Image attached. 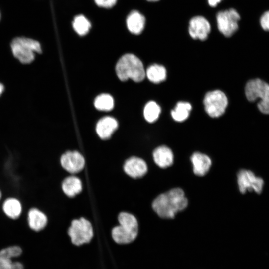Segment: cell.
Returning <instances> with one entry per match:
<instances>
[{"mask_svg":"<svg viewBox=\"0 0 269 269\" xmlns=\"http://www.w3.org/2000/svg\"><path fill=\"white\" fill-rule=\"evenodd\" d=\"M188 200L182 189L175 188L160 194L152 202V208L162 218H174L175 214L186 208Z\"/></svg>","mask_w":269,"mask_h":269,"instance_id":"1","label":"cell"},{"mask_svg":"<svg viewBox=\"0 0 269 269\" xmlns=\"http://www.w3.org/2000/svg\"><path fill=\"white\" fill-rule=\"evenodd\" d=\"M117 76L121 81L131 79L139 82L145 77V71L141 60L132 54H126L122 56L116 66Z\"/></svg>","mask_w":269,"mask_h":269,"instance_id":"2","label":"cell"},{"mask_svg":"<svg viewBox=\"0 0 269 269\" xmlns=\"http://www.w3.org/2000/svg\"><path fill=\"white\" fill-rule=\"evenodd\" d=\"M119 226L112 231L114 241L118 244H127L133 241L138 234V222L133 215L122 212L118 216Z\"/></svg>","mask_w":269,"mask_h":269,"instance_id":"3","label":"cell"},{"mask_svg":"<svg viewBox=\"0 0 269 269\" xmlns=\"http://www.w3.org/2000/svg\"><path fill=\"white\" fill-rule=\"evenodd\" d=\"M245 95L250 102L257 99L260 101L257 106L261 112L269 114V85L259 79L249 81L245 86Z\"/></svg>","mask_w":269,"mask_h":269,"instance_id":"4","label":"cell"},{"mask_svg":"<svg viewBox=\"0 0 269 269\" xmlns=\"http://www.w3.org/2000/svg\"><path fill=\"white\" fill-rule=\"evenodd\" d=\"M14 56L21 63L28 64L34 59V52H42L40 43L33 39L25 37L14 39L11 44Z\"/></svg>","mask_w":269,"mask_h":269,"instance_id":"5","label":"cell"},{"mask_svg":"<svg viewBox=\"0 0 269 269\" xmlns=\"http://www.w3.org/2000/svg\"><path fill=\"white\" fill-rule=\"evenodd\" d=\"M205 111L212 118L221 116L225 112L228 105L226 95L219 90L209 91L203 100Z\"/></svg>","mask_w":269,"mask_h":269,"instance_id":"6","label":"cell"},{"mask_svg":"<svg viewBox=\"0 0 269 269\" xmlns=\"http://www.w3.org/2000/svg\"><path fill=\"white\" fill-rule=\"evenodd\" d=\"M72 242L77 246L89 242L93 237V230L90 222L85 218L74 220L68 230Z\"/></svg>","mask_w":269,"mask_h":269,"instance_id":"7","label":"cell"},{"mask_svg":"<svg viewBox=\"0 0 269 269\" xmlns=\"http://www.w3.org/2000/svg\"><path fill=\"white\" fill-rule=\"evenodd\" d=\"M240 18L239 14L233 8L220 11L216 16L219 31L226 37L232 36L238 28Z\"/></svg>","mask_w":269,"mask_h":269,"instance_id":"8","label":"cell"},{"mask_svg":"<svg viewBox=\"0 0 269 269\" xmlns=\"http://www.w3.org/2000/svg\"><path fill=\"white\" fill-rule=\"evenodd\" d=\"M237 182L239 189L244 194L247 191H254L260 194L263 189V180L256 177L251 171L242 169L237 174Z\"/></svg>","mask_w":269,"mask_h":269,"instance_id":"9","label":"cell"},{"mask_svg":"<svg viewBox=\"0 0 269 269\" xmlns=\"http://www.w3.org/2000/svg\"><path fill=\"white\" fill-rule=\"evenodd\" d=\"M210 30V23L203 16H195L190 21L189 33L194 39L205 40L208 37Z\"/></svg>","mask_w":269,"mask_h":269,"instance_id":"10","label":"cell"},{"mask_svg":"<svg viewBox=\"0 0 269 269\" xmlns=\"http://www.w3.org/2000/svg\"><path fill=\"white\" fill-rule=\"evenodd\" d=\"M61 163L66 171L71 173H76L83 169L85 159L78 151H68L61 156Z\"/></svg>","mask_w":269,"mask_h":269,"instance_id":"11","label":"cell"},{"mask_svg":"<svg viewBox=\"0 0 269 269\" xmlns=\"http://www.w3.org/2000/svg\"><path fill=\"white\" fill-rule=\"evenodd\" d=\"M124 169L128 175L137 178L143 176L146 173L147 166L143 159L133 157L126 161Z\"/></svg>","mask_w":269,"mask_h":269,"instance_id":"12","label":"cell"},{"mask_svg":"<svg viewBox=\"0 0 269 269\" xmlns=\"http://www.w3.org/2000/svg\"><path fill=\"white\" fill-rule=\"evenodd\" d=\"M191 161L194 174L199 176H204L208 172L212 164L209 156L198 152L192 155Z\"/></svg>","mask_w":269,"mask_h":269,"instance_id":"13","label":"cell"},{"mask_svg":"<svg viewBox=\"0 0 269 269\" xmlns=\"http://www.w3.org/2000/svg\"><path fill=\"white\" fill-rule=\"evenodd\" d=\"M118 127L115 119L106 116L101 119L96 125V132L99 136L103 139L109 138Z\"/></svg>","mask_w":269,"mask_h":269,"instance_id":"14","label":"cell"},{"mask_svg":"<svg viewBox=\"0 0 269 269\" xmlns=\"http://www.w3.org/2000/svg\"><path fill=\"white\" fill-rule=\"evenodd\" d=\"M153 157L155 163L162 168L169 167L173 163V152L166 146L162 145L155 148L153 152Z\"/></svg>","mask_w":269,"mask_h":269,"instance_id":"15","label":"cell"},{"mask_svg":"<svg viewBox=\"0 0 269 269\" xmlns=\"http://www.w3.org/2000/svg\"><path fill=\"white\" fill-rule=\"evenodd\" d=\"M27 220L29 227L35 231L42 230L47 223V218L46 215L35 208L29 210Z\"/></svg>","mask_w":269,"mask_h":269,"instance_id":"16","label":"cell"},{"mask_svg":"<svg viewBox=\"0 0 269 269\" xmlns=\"http://www.w3.org/2000/svg\"><path fill=\"white\" fill-rule=\"evenodd\" d=\"M145 19L143 15L137 11H133L127 19V25L129 30L134 34H139L143 30Z\"/></svg>","mask_w":269,"mask_h":269,"instance_id":"17","label":"cell"},{"mask_svg":"<svg viewBox=\"0 0 269 269\" xmlns=\"http://www.w3.org/2000/svg\"><path fill=\"white\" fill-rule=\"evenodd\" d=\"M22 205L19 200L8 198L3 203L2 209L5 214L12 219L19 217L22 212Z\"/></svg>","mask_w":269,"mask_h":269,"instance_id":"18","label":"cell"},{"mask_svg":"<svg viewBox=\"0 0 269 269\" xmlns=\"http://www.w3.org/2000/svg\"><path fill=\"white\" fill-rule=\"evenodd\" d=\"M145 76L151 82L159 83L165 80L166 70L163 66L154 64L148 67L145 71Z\"/></svg>","mask_w":269,"mask_h":269,"instance_id":"19","label":"cell"},{"mask_svg":"<svg viewBox=\"0 0 269 269\" xmlns=\"http://www.w3.org/2000/svg\"><path fill=\"white\" fill-rule=\"evenodd\" d=\"M81 180L75 176H70L66 178L62 183V189L68 196L73 197L82 190Z\"/></svg>","mask_w":269,"mask_h":269,"instance_id":"20","label":"cell"},{"mask_svg":"<svg viewBox=\"0 0 269 269\" xmlns=\"http://www.w3.org/2000/svg\"><path fill=\"white\" fill-rule=\"evenodd\" d=\"M192 106L189 103L179 102L171 111V116L175 121L183 122L188 118Z\"/></svg>","mask_w":269,"mask_h":269,"instance_id":"21","label":"cell"},{"mask_svg":"<svg viewBox=\"0 0 269 269\" xmlns=\"http://www.w3.org/2000/svg\"><path fill=\"white\" fill-rule=\"evenodd\" d=\"M160 112V106L153 101H149L146 104L143 111L144 118L149 123H153L156 121Z\"/></svg>","mask_w":269,"mask_h":269,"instance_id":"22","label":"cell"},{"mask_svg":"<svg viewBox=\"0 0 269 269\" xmlns=\"http://www.w3.org/2000/svg\"><path fill=\"white\" fill-rule=\"evenodd\" d=\"M95 108L100 111H109L114 107L113 97L108 94H102L98 96L94 101Z\"/></svg>","mask_w":269,"mask_h":269,"instance_id":"23","label":"cell"},{"mask_svg":"<svg viewBox=\"0 0 269 269\" xmlns=\"http://www.w3.org/2000/svg\"><path fill=\"white\" fill-rule=\"evenodd\" d=\"M73 27L79 35L83 36L89 32L91 28V24L84 16L79 15L74 18Z\"/></svg>","mask_w":269,"mask_h":269,"instance_id":"24","label":"cell"},{"mask_svg":"<svg viewBox=\"0 0 269 269\" xmlns=\"http://www.w3.org/2000/svg\"><path fill=\"white\" fill-rule=\"evenodd\" d=\"M22 250L19 247L14 246L1 250L0 251V256L11 259L20 256Z\"/></svg>","mask_w":269,"mask_h":269,"instance_id":"25","label":"cell"},{"mask_svg":"<svg viewBox=\"0 0 269 269\" xmlns=\"http://www.w3.org/2000/svg\"><path fill=\"white\" fill-rule=\"evenodd\" d=\"M0 269H23V266L19 262L0 256Z\"/></svg>","mask_w":269,"mask_h":269,"instance_id":"26","label":"cell"},{"mask_svg":"<svg viewBox=\"0 0 269 269\" xmlns=\"http://www.w3.org/2000/svg\"><path fill=\"white\" fill-rule=\"evenodd\" d=\"M260 22L262 28L265 31H269V11L263 13Z\"/></svg>","mask_w":269,"mask_h":269,"instance_id":"27","label":"cell"},{"mask_svg":"<svg viewBox=\"0 0 269 269\" xmlns=\"http://www.w3.org/2000/svg\"><path fill=\"white\" fill-rule=\"evenodd\" d=\"M99 6L104 8H111L116 3L117 0H94Z\"/></svg>","mask_w":269,"mask_h":269,"instance_id":"28","label":"cell"},{"mask_svg":"<svg viewBox=\"0 0 269 269\" xmlns=\"http://www.w3.org/2000/svg\"><path fill=\"white\" fill-rule=\"evenodd\" d=\"M222 0H208L209 4L212 7H215Z\"/></svg>","mask_w":269,"mask_h":269,"instance_id":"29","label":"cell"},{"mask_svg":"<svg viewBox=\"0 0 269 269\" xmlns=\"http://www.w3.org/2000/svg\"><path fill=\"white\" fill-rule=\"evenodd\" d=\"M4 89L3 86L2 84L0 83V95L2 93Z\"/></svg>","mask_w":269,"mask_h":269,"instance_id":"30","label":"cell"},{"mask_svg":"<svg viewBox=\"0 0 269 269\" xmlns=\"http://www.w3.org/2000/svg\"><path fill=\"white\" fill-rule=\"evenodd\" d=\"M1 191L0 190V200L1 199Z\"/></svg>","mask_w":269,"mask_h":269,"instance_id":"31","label":"cell"},{"mask_svg":"<svg viewBox=\"0 0 269 269\" xmlns=\"http://www.w3.org/2000/svg\"><path fill=\"white\" fill-rule=\"evenodd\" d=\"M149 0V1H157V0Z\"/></svg>","mask_w":269,"mask_h":269,"instance_id":"32","label":"cell"},{"mask_svg":"<svg viewBox=\"0 0 269 269\" xmlns=\"http://www.w3.org/2000/svg\"></svg>","mask_w":269,"mask_h":269,"instance_id":"33","label":"cell"}]
</instances>
